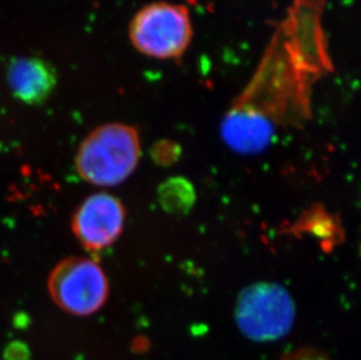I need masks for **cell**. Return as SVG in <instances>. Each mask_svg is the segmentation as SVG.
<instances>
[{
  "label": "cell",
  "mask_w": 361,
  "mask_h": 360,
  "mask_svg": "<svg viewBox=\"0 0 361 360\" xmlns=\"http://www.w3.org/2000/svg\"><path fill=\"white\" fill-rule=\"evenodd\" d=\"M140 157L137 130L128 124L109 123L85 137L76 155V169L92 185L116 186L133 174Z\"/></svg>",
  "instance_id": "1"
},
{
  "label": "cell",
  "mask_w": 361,
  "mask_h": 360,
  "mask_svg": "<svg viewBox=\"0 0 361 360\" xmlns=\"http://www.w3.org/2000/svg\"><path fill=\"white\" fill-rule=\"evenodd\" d=\"M129 39L135 49L147 58L180 59L193 39L190 11L169 1L145 5L130 21Z\"/></svg>",
  "instance_id": "2"
},
{
  "label": "cell",
  "mask_w": 361,
  "mask_h": 360,
  "mask_svg": "<svg viewBox=\"0 0 361 360\" xmlns=\"http://www.w3.org/2000/svg\"><path fill=\"white\" fill-rule=\"evenodd\" d=\"M295 318L293 297L277 283L247 287L236 302V324L247 338L255 342L281 340L291 330Z\"/></svg>",
  "instance_id": "3"
},
{
  "label": "cell",
  "mask_w": 361,
  "mask_h": 360,
  "mask_svg": "<svg viewBox=\"0 0 361 360\" xmlns=\"http://www.w3.org/2000/svg\"><path fill=\"white\" fill-rule=\"evenodd\" d=\"M48 290L63 311L87 316L106 303L109 283L102 268L90 258H68L53 269Z\"/></svg>",
  "instance_id": "4"
},
{
  "label": "cell",
  "mask_w": 361,
  "mask_h": 360,
  "mask_svg": "<svg viewBox=\"0 0 361 360\" xmlns=\"http://www.w3.org/2000/svg\"><path fill=\"white\" fill-rule=\"evenodd\" d=\"M126 211L116 197L96 193L87 198L73 217V232L89 251L113 245L122 233Z\"/></svg>",
  "instance_id": "5"
},
{
  "label": "cell",
  "mask_w": 361,
  "mask_h": 360,
  "mask_svg": "<svg viewBox=\"0 0 361 360\" xmlns=\"http://www.w3.org/2000/svg\"><path fill=\"white\" fill-rule=\"evenodd\" d=\"M7 83L11 92L21 102L38 106L54 92L58 74L51 64L44 59L23 56L10 62Z\"/></svg>",
  "instance_id": "6"
},
{
  "label": "cell",
  "mask_w": 361,
  "mask_h": 360,
  "mask_svg": "<svg viewBox=\"0 0 361 360\" xmlns=\"http://www.w3.org/2000/svg\"><path fill=\"white\" fill-rule=\"evenodd\" d=\"M273 122L256 112L234 108L226 116L221 126L225 143L238 153L254 155L264 151L273 140Z\"/></svg>",
  "instance_id": "7"
},
{
  "label": "cell",
  "mask_w": 361,
  "mask_h": 360,
  "mask_svg": "<svg viewBox=\"0 0 361 360\" xmlns=\"http://www.w3.org/2000/svg\"><path fill=\"white\" fill-rule=\"evenodd\" d=\"M164 208L171 212H184L193 204V190L185 180L172 179L164 184L159 190Z\"/></svg>",
  "instance_id": "8"
},
{
  "label": "cell",
  "mask_w": 361,
  "mask_h": 360,
  "mask_svg": "<svg viewBox=\"0 0 361 360\" xmlns=\"http://www.w3.org/2000/svg\"><path fill=\"white\" fill-rule=\"evenodd\" d=\"M282 360H332L325 354L314 350H300L288 354Z\"/></svg>",
  "instance_id": "9"
},
{
  "label": "cell",
  "mask_w": 361,
  "mask_h": 360,
  "mask_svg": "<svg viewBox=\"0 0 361 360\" xmlns=\"http://www.w3.org/2000/svg\"><path fill=\"white\" fill-rule=\"evenodd\" d=\"M26 354H27V349H26L24 344H11L8 349H7V358H8V360H14L16 357L18 358L17 360H25Z\"/></svg>",
  "instance_id": "10"
}]
</instances>
